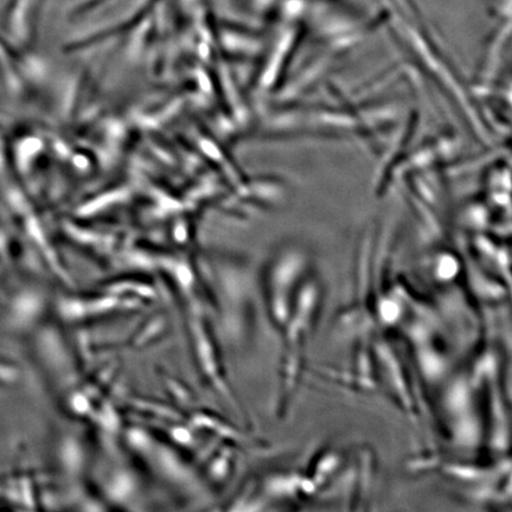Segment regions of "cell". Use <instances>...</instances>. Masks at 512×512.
Masks as SVG:
<instances>
[{
    "instance_id": "1",
    "label": "cell",
    "mask_w": 512,
    "mask_h": 512,
    "mask_svg": "<svg viewBox=\"0 0 512 512\" xmlns=\"http://www.w3.org/2000/svg\"><path fill=\"white\" fill-rule=\"evenodd\" d=\"M307 258L302 248L280 247L268 260L264 273L265 298L271 317L278 325L290 316L292 294L298 293L306 273Z\"/></svg>"
}]
</instances>
